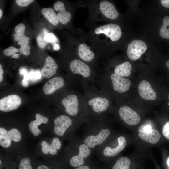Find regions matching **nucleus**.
<instances>
[{"label": "nucleus", "instance_id": "nucleus-1", "mask_svg": "<svg viewBox=\"0 0 169 169\" xmlns=\"http://www.w3.org/2000/svg\"><path fill=\"white\" fill-rule=\"evenodd\" d=\"M24 129L16 127H0V146L4 150L9 151L22 144L24 141Z\"/></svg>", "mask_w": 169, "mask_h": 169}, {"label": "nucleus", "instance_id": "nucleus-2", "mask_svg": "<svg viewBox=\"0 0 169 169\" xmlns=\"http://www.w3.org/2000/svg\"><path fill=\"white\" fill-rule=\"evenodd\" d=\"M61 146V142L58 138L55 137L50 139L49 137H46L42 139L39 142L37 146V151L40 155H54L56 154Z\"/></svg>", "mask_w": 169, "mask_h": 169}, {"label": "nucleus", "instance_id": "nucleus-3", "mask_svg": "<svg viewBox=\"0 0 169 169\" xmlns=\"http://www.w3.org/2000/svg\"><path fill=\"white\" fill-rule=\"evenodd\" d=\"M96 34L103 33L110 38L112 41L118 40L121 37L122 32L120 27L115 24L110 23L100 26L95 31Z\"/></svg>", "mask_w": 169, "mask_h": 169}, {"label": "nucleus", "instance_id": "nucleus-4", "mask_svg": "<svg viewBox=\"0 0 169 169\" xmlns=\"http://www.w3.org/2000/svg\"><path fill=\"white\" fill-rule=\"evenodd\" d=\"M147 49V46L143 41L134 40L128 44L127 51L128 57L131 60L139 59Z\"/></svg>", "mask_w": 169, "mask_h": 169}, {"label": "nucleus", "instance_id": "nucleus-5", "mask_svg": "<svg viewBox=\"0 0 169 169\" xmlns=\"http://www.w3.org/2000/svg\"><path fill=\"white\" fill-rule=\"evenodd\" d=\"M138 132L139 137L147 142L154 144L160 139L161 135L159 131L152 129L150 125H141L138 128Z\"/></svg>", "mask_w": 169, "mask_h": 169}, {"label": "nucleus", "instance_id": "nucleus-6", "mask_svg": "<svg viewBox=\"0 0 169 169\" xmlns=\"http://www.w3.org/2000/svg\"><path fill=\"white\" fill-rule=\"evenodd\" d=\"M21 100L16 95H11L5 97L0 100V110L8 112L17 109L20 105Z\"/></svg>", "mask_w": 169, "mask_h": 169}, {"label": "nucleus", "instance_id": "nucleus-7", "mask_svg": "<svg viewBox=\"0 0 169 169\" xmlns=\"http://www.w3.org/2000/svg\"><path fill=\"white\" fill-rule=\"evenodd\" d=\"M35 119L31 121L28 125V129L29 133L34 137L38 138L43 133L40 129L42 124H46L49 121L48 118L38 113L35 115Z\"/></svg>", "mask_w": 169, "mask_h": 169}, {"label": "nucleus", "instance_id": "nucleus-8", "mask_svg": "<svg viewBox=\"0 0 169 169\" xmlns=\"http://www.w3.org/2000/svg\"><path fill=\"white\" fill-rule=\"evenodd\" d=\"M119 112L121 119L129 125H134L140 122V117L139 115L129 107H121L119 109Z\"/></svg>", "mask_w": 169, "mask_h": 169}, {"label": "nucleus", "instance_id": "nucleus-9", "mask_svg": "<svg viewBox=\"0 0 169 169\" xmlns=\"http://www.w3.org/2000/svg\"><path fill=\"white\" fill-rule=\"evenodd\" d=\"M72 124L71 119L67 116L61 115L56 117L54 121V133L60 136H64Z\"/></svg>", "mask_w": 169, "mask_h": 169}, {"label": "nucleus", "instance_id": "nucleus-10", "mask_svg": "<svg viewBox=\"0 0 169 169\" xmlns=\"http://www.w3.org/2000/svg\"><path fill=\"white\" fill-rule=\"evenodd\" d=\"M114 90L120 93L127 92L129 89L131 81L118 75L114 73L111 75Z\"/></svg>", "mask_w": 169, "mask_h": 169}, {"label": "nucleus", "instance_id": "nucleus-11", "mask_svg": "<svg viewBox=\"0 0 169 169\" xmlns=\"http://www.w3.org/2000/svg\"><path fill=\"white\" fill-rule=\"evenodd\" d=\"M110 133L108 129H102L96 136L90 135L87 136L84 142L88 147L94 148L96 145L102 144Z\"/></svg>", "mask_w": 169, "mask_h": 169}, {"label": "nucleus", "instance_id": "nucleus-12", "mask_svg": "<svg viewBox=\"0 0 169 169\" xmlns=\"http://www.w3.org/2000/svg\"><path fill=\"white\" fill-rule=\"evenodd\" d=\"M138 91L140 96L144 99L153 100L156 97V94L150 83L143 80L140 82L138 86Z\"/></svg>", "mask_w": 169, "mask_h": 169}, {"label": "nucleus", "instance_id": "nucleus-13", "mask_svg": "<svg viewBox=\"0 0 169 169\" xmlns=\"http://www.w3.org/2000/svg\"><path fill=\"white\" fill-rule=\"evenodd\" d=\"M62 103L65 107V111L67 113L73 116L77 114L78 101L76 95H71L68 96L62 100Z\"/></svg>", "mask_w": 169, "mask_h": 169}, {"label": "nucleus", "instance_id": "nucleus-14", "mask_svg": "<svg viewBox=\"0 0 169 169\" xmlns=\"http://www.w3.org/2000/svg\"><path fill=\"white\" fill-rule=\"evenodd\" d=\"M79 153L77 155L72 157L70 159V165L74 167L80 166L84 163V158H87L90 154L91 151L86 144H82L79 148Z\"/></svg>", "mask_w": 169, "mask_h": 169}, {"label": "nucleus", "instance_id": "nucleus-15", "mask_svg": "<svg viewBox=\"0 0 169 169\" xmlns=\"http://www.w3.org/2000/svg\"><path fill=\"white\" fill-rule=\"evenodd\" d=\"M69 67L71 71L73 73L80 74L84 77H89L91 73L89 66L79 60L75 59L72 61Z\"/></svg>", "mask_w": 169, "mask_h": 169}, {"label": "nucleus", "instance_id": "nucleus-16", "mask_svg": "<svg viewBox=\"0 0 169 169\" xmlns=\"http://www.w3.org/2000/svg\"><path fill=\"white\" fill-rule=\"evenodd\" d=\"M64 84V80L62 77H56L49 80L45 84L43 90L45 94L50 95L62 87Z\"/></svg>", "mask_w": 169, "mask_h": 169}, {"label": "nucleus", "instance_id": "nucleus-17", "mask_svg": "<svg viewBox=\"0 0 169 169\" xmlns=\"http://www.w3.org/2000/svg\"><path fill=\"white\" fill-rule=\"evenodd\" d=\"M58 68L54 60L48 56L46 58L44 65L41 71L42 76L45 78H50L56 74Z\"/></svg>", "mask_w": 169, "mask_h": 169}, {"label": "nucleus", "instance_id": "nucleus-18", "mask_svg": "<svg viewBox=\"0 0 169 169\" xmlns=\"http://www.w3.org/2000/svg\"><path fill=\"white\" fill-rule=\"evenodd\" d=\"M100 9L102 14L109 19H115L118 16V13L115 7L109 1H101L100 4Z\"/></svg>", "mask_w": 169, "mask_h": 169}, {"label": "nucleus", "instance_id": "nucleus-19", "mask_svg": "<svg viewBox=\"0 0 169 169\" xmlns=\"http://www.w3.org/2000/svg\"><path fill=\"white\" fill-rule=\"evenodd\" d=\"M89 105H92L93 110L97 113H101L108 108L109 102L108 100L104 98L97 97L91 99L88 102Z\"/></svg>", "mask_w": 169, "mask_h": 169}, {"label": "nucleus", "instance_id": "nucleus-20", "mask_svg": "<svg viewBox=\"0 0 169 169\" xmlns=\"http://www.w3.org/2000/svg\"><path fill=\"white\" fill-rule=\"evenodd\" d=\"M118 145L115 148L106 147L103 150L104 155L106 157H112L116 156L122 151L126 146L127 142L125 138L120 136L118 138Z\"/></svg>", "mask_w": 169, "mask_h": 169}, {"label": "nucleus", "instance_id": "nucleus-21", "mask_svg": "<svg viewBox=\"0 0 169 169\" xmlns=\"http://www.w3.org/2000/svg\"><path fill=\"white\" fill-rule=\"evenodd\" d=\"M90 49L89 47L84 43L80 44L79 47L78 55L82 60L85 61H90L94 58V53Z\"/></svg>", "mask_w": 169, "mask_h": 169}, {"label": "nucleus", "instance_id": "nucleus-22", "mask_svg": "<svg viewBox=\"0 0 169 169\" xmlns=\"http://www.w3.org/2000/svg\"><path fill=\"white\" fill-rule=\"evenodd\" d=\"M132 66L128 62L126 61L117 65L114 70L115 73L121 76L127 77L131 74Z\"/></svg>", "mask_w": 169, "mask_h": 169}, {"label": "nucleus", "instance_id": "nucleus-23", "mask_svg": "<svg viewBox=\"0 0 169 169\" xmlns=\"http://www.w3.org/2000/svg\"><path fill=\"white\" fill-rule=\"evenodd\" d=\"M41 12L45 18L52 24L56 25L58 23L59 21L57 15L52 8H43L42 9Z\"/></svg>", "mask_w": 169, "mask_h": 169}, {"label": "nucleus", "instance_id": "nucleus-24", "mask_svg": "<svg viewBox=\"0 0 169 169\" xmlns=\"http://www.w3.org/2000/svg\"><path fill=\"white\" fill-rule=\"evenodd\" d=\"M131 161L130 159L126 157H122L119 158L112 169H130Z\"/></svg>", "mask_w": 169, "mask_h": 169}, {"label": "nucleus", "instance_id": "nucleus-25", "mask_svg": "<svg viewBox=\"0 0 169 169\" xmlns=\"http://www.w3.org/2000/svg\"><path fill=\"white\" fill-rule=\"evenodd\" d=\"M159 33L163 38L169 39V16H165L163 20V25L161 28Z\"/></svg>", "mask_w": 169, "mask_h": 169}, {"label": "nucleus", "instance_id": "nucleus-26", "mask_svg": "<svg viewBox=\"0 0 169 169\" xmlns=\"http://www.w3.org/2000/svg\"><path fill=\"white\" fill-rule=\"evenodd\" d=\"M57 16L59 21L63 25L66 24L70 21L71 17L70 13L66 11L65 8L60 11Z\"/></svg>", "mask_w": 169, "mask_h": 169}, {"label": "nucleus", "instance_id": "nucleus-27", "mask_svg": "<svg viewBox=\"0 0 169 169\" xmlns=\"http://www.w3.org/2000/svg\"><path fill=\"white\" fill-rule=\"evenodd\" d=\"M25 26L23 23H20L17 25L15 28V34H13L14 40L19 41L21 39L26 36L24 34Z\"/></svg>", "mask_w": 169, "mask_h": 169}, {"label": "nucleus", "instance_id": "nucleus-28", "mask_svg": "<svg viewBox=\"0 0 169 169\" xmlns=\"http://www.w3.org/2000/svg\"><path fill=\"white\" fill-rule=\"evenodd\" d=\"M27 155L22 158L19 163L18 169H33L30 157Z\"/></svg>", "mask_w": 169, "mask_h": 169}, {"label": "nucleus", "instance_id": "nucleus-29", "mask_svg": "<svg viewBox=\"0 0 169 169\" xmlns=\"http://www.w3.org/2000/svg\"><path fill=\"white\" fill-rule=\"evenodd\" d=\"M19 73L20 75L24 76V78L22 80L21 84L24 87H27L29 84V77L28 72L27 69L25 67H21L19 70Z\"/></svg>", "mask_w": 169, "mask_h": 169}, {"label": "nucleus", "instance_id": "nucleus-30", "mask_svg": "<svg viewBox=\"0 0 169 169\" xmlns=\"http://www.w3.org/2000/svg\"><path fill=\"white\" fill-rule=\"evenodd\" d=\"M41 71L39 70L34 71L32 69L29 72V80L32 81H36L41 79L42 78Z\"/></svg>", "mask_w": 169, "mask_h": 169}, {"label": "nucleus", "instance_id": "nucleus-31", "mask_svg": "<svg viewBox=\"0 0 169 169\" xmlns=\"http://www.w3.org/2000/svg\"><path fill=\"white\" fill-rule=\"evenodd\" d=\"M44 40L46 42L55 43L58 39L55 35L52 33H48L44 36Z\"/></svg>", "mask_w": 169, "mask_h": 169}, {"label": "nucleus", "instance_id": "nucleus-32", "mask_svg": "<svg viewBox=\"0 0 169 169\" xmlns=\"http://www.w3.org/2000/svg\"><path fill=\"white\" fill-rule=\"evenodd\" d=\"M19 51V50L13 46H10L4 50L3 54L7 56H12L13 54H15V53L18 52Z\"/></svg>", "mask_w": 169, "mask_h": 169}, {"label": "nucleus", "instance_id": "nucleus-33", "mask_svg": "<svg viewBox=\"0 0 169 169\" xmlns=\"http://www.w3.org/2000/svg\"><path fill=\"white\" fill-rule=\"evenodd\" d=\"M44 35L40 34L36 38V40L38 46L41 48H44L46 45V42L44 40Z\"/></svg>", "mask_w": 169, "mask_h": 169}, {"label": "nucleus", "instance_id": "nucleus-34", "mask_svg": "<svg viewBox=\"0 0 169 169\" xmlns=\"http://www.w3.org/2000/svg\"><path fill=\"white\" fill-rule=\"evenodd\" d=\"M30 47L28 45H23L21 46L19 50L20 52L23 54L28 56L30 54Z\"/></svg>", "mask_w": 169, "mask_h": 169}, {"label": "nucleus", "instance_id": "nucleus-35", "mask_svg": "<svg viewBox=\"0 0 169 169\" xmlns=\"http://www.w3.org/2000/svg\"><path fill=\"white\" fill-rule=\"evenodd\" d=\"M162 134L165 137L169 139V121L167 122L164 125L162 129Z\"/></svg>", "mask_w": 169, "mask_h": 169}, {"label": "nucleus", "instance_id": "nucleus-36", "mask_svg": "<svg viewBox=\"0 0 169 169\" xmlns=\"http://www.w3.org/2000/svg\"><path fill=\"white\" fill-rule=\"evenodd\" d=\"M33 0H16V2L19 6L21 7H26Z\"/></svg>", "mask_w": 169, "mask_h": 169}, {"label": "nucleus", "instance_id": "nucleus-37", "mask_svg": "<svg viewBox=\"0 0 169 169\" xmlns=\"http://www.w3.org/2000/svg\"><path fill=\"white\" fill-rule=\"evenodd\" d=\"M30 38L29 37L26 36L21 39L18 42V44L22 45H28L29 43Z\"/></svg>", "mask_w": 169, "mask_h": 169}, {"label": "nucleus", "instance_id": "nucleus-38", "mask_svg": "<svg viewBox=\"0 0 169 169\" xmlns=\"http://www.w3.org/2000/svg\"><path fill=\"white\" fill-rule=\"evenodd\" d=\"M160 2L163 6L169 8V0H161Z\"/></svg>", "mask_w": 169, "mask_h": 169}, {"label": "nucleus", "instance_id": "nucleus-39", "mask_svg": "<svg viewBox=\"0 0 169 169\" xmlns=\"http://www.w3.org/2000/svg\"><path fill=\"white\" fill-rule=\"evenodd\" d=\"M53 48L54 50L56 51L60 49V46L59 44L56 43H53Z\"/></svg>", "mask_w": 169, "mask_h": 169}, {"label": "nucleus", "instance_id": "nucleus-40", "mask_svg": "<svg viewBox=\"0 0 169 169\" xmlns=\"http://www.w3.org/2000/svg\"><path fill=\"white\" fill-rule=\"evenodd\" d=\"M37 169H50L47 166L44 165H41L39 166Z\"/></svg>", "mask_w": 169, "mask_h": 169}, {"label": "nucleus", "instance_id": "nucleus-41", "mask_svg": "<svg viewBox=\"0 0 169 169\" xmlns=\"http://www.w3.org/2000/svg\"><path fill=\"white\" fill-rule=\"evenodd\" d=\"M4 73V71L2 69H0V82H1L3 79V74Z\"/></svg>", "mask_w": 169, "mask_h": 169}, {"label": "nucleus", "instance_id": "nucleus-42", "mask_svg": "<svg viewBox=\"0 0 169 169\" xmlns=\"http://www.w3.org/2000/svg\"><path fill=\"white\" fill-rule=\"evenodd\" d=\"M76 169H90V168L88 166L84 165L79 166Z\"/></svg>", "mask_w": 169, "mask_h": 169}, {"label": "nucleus", "instance_id": "nucleus-43", "mask_svg": "<svg viewBox=\"0 0 169 169\" xmlns=\"http://www.w3.org/2000/svg\"><path fill=\"white\" fill-rule=\"evenodd\" d=\"M20 54L15 53L14 54H13L12 55L11 57L12 58H13L18 59L19 57Z\"/></svg>", "mask_w": 169, "mask_h": 169}, {"label": "nucleus", "instance_id": "nucleus-44", "mask_svg": "<svg viewBox=\"0 0 169 169\" xmlns=\"http://www.w3.org/2000/svg\"><path fill=\"white\" fill-rule=\"evenodd\" d=\"M43 33L44 35H46L48 33V30L46 29H44L43 31Z\"/></svg>", "mask_w": 169, "mask_h": 169}, {"label": "nucleus", "instance_id": "nucleus-45", "mask_svg": "<svg viewBox=\"0 0 169 169\" xmlns=\"http://www.w3.org/2000/svg\"><path fill=\"white\" fill-rule=\"evenodd\" d=\"M166 66L169 68V60L167 61L166 63Z\"/></svg>", "mask_w": 169, "mask_h": 169}, {"label": "nucleus", "instance_id": "nucleus-46", "mask_svg": "<svg viewBox=\"0 0 169 169\" xmlns=\"http://www.w3.org/2000/svg\"><path fill=\"white\" fill-rule=\"evenodd\" d=\"M3 14V12L1 9H0V18H1Z\"/></svg>", "mask_w": 169, "mask_h": 169}, {"label": "nucleus", "instance_id": "nucleus-47", "mask_svg": "<svg viewBox=\"0 0 169 169\" xmlns=\"http://www.w3.org/2000/svg\"><path fill=\"white\" fill-rule=\"evenodd\" d=\"M167 166L169 168V157L167 158Z\"/></svg>", "mask_w": 169, "mask_h": 169}, {"label": "nucleus", "instance_id": "nucleus-48", "mask_svg": "<svg viewBox=\"0 0 169 169\" xmlns=\"http://www.w3.org/2000/svg\"><path fill=\"white\" fill-rule=\"evenodd\" d=\"M0 69H2V66L1 64H0Z\"/></svg>", "mask_w": 169, "mask_h": 169}, {"label": "nucleus", "instance_id": "nucleus-49", "mask_svg": "<svg viewBox=\"0 0 169 169\" xmlns=\"http://www.w3.org/2000/svg\"><path fill=\"white\" fill-rule=\"evenodd\" d=\"M168 100H169V94L168 95Z\"/></svg>", "mask_w": 169, "mask_h": 169}]
</instances>
